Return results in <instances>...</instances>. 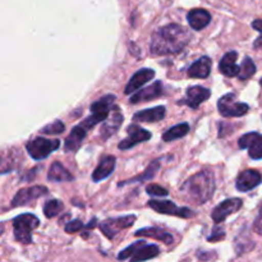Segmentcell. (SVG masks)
<instances>
[{
	"label": "cell",
	"mask_w": 262,
	"mask_h": 262,
	"mask_svg": "<svg viewBox=\"0 0 262 262\" xmlns=\"http://www.w3.org/2000/svg\"><path fill=\"white\" fill-rule=\"evenodd\" d=\"M256 73V66L253 63L252 59L250 56H246L245 60L241 64V71L239 74H238V78L241 81H246V79H250L253 74Z\"/></svg>",
	"instance_id": "cell-28"
},
{
	"label": "cell",
	"mask_w": 262,
	"mask_h": 262,
	"mask_svg": "<svg viewBox=\"0 0 262 262\" xmlns=\"http://www.w3.org/2000/svg\"><path fill=\"white\" fill-rule=\"evenodd\" d=\"M252 27L255 28L256 31L262 33V19H256L252 22Z\"/></svg>",
	"instance_id": "cell-37"
},
{
	"label": "cell",
	"mask_w": 262,
	"mask_h": 262,
	"mask_svg": "<svg viewBox=\"0 0 262 262\" xmlns=\"http://www.w3.org/2000/svg\"><path fill=\"white\" fill-rule=\"evenodd\" d=\"M59 146H60V141L59 140H48V138L37 137L35 140L27 142L26 150H27L28 155L33 160H43L51 152L58 150Z\"/></svg>",
	"instance_id": "cell-4"
},
{
	"label": "cell",
	"mask_w": 262,
	"mask_h": 262,
	"mask_svg": "<svg viewBox=\"0 0 262 262\" xmlns=\"http://www.w3.org/2000/svg\"><path fill=\"white\" fill-rule=\"evenodd\" d=\"M143 245H146L145 241H137L136 243H133V245H130L129 247H127L125 250H123L122 252L118 255V260H128V258L132 257L133 255H135L136 252H137V250L140 247H142Z\"/></svg>",
	"instance_id": "cell-31"
},
{
	"label": "cell",
	"mask_w": 262,
	"mask_h": 262,
	"mask_svg": "<svg viewBox=\"0 0 262 262\" xmlns=\"http://www.w3.org/2000/svg\"><path fill=\"white\" fill-rule=\"evenodd\" d=\"M48 188L43 186H33L30 188H23L15 193V196L12 200V207L25 206L32 202L33 200H37L40 197L48 194Z\"/></svg>",
	"instance_id": "cell-11"
},
{
	"label": "cell",
	"mask_w": 262,
	"mask_h": 262,
	"mask_svg": "<svg viewBox=\"0 0 262 262\" xmlns=\"http://www.w3.org/2000/svg\"><path fill=\"white\" fill-rule=\"evenodd\" d=\"M210 72H211V59L207 56H202L189 67L187 74L189 78L204 79L210 76Z\"/></svg>",
	"instance_id": "cell-20"
},
{
	"label": "cell",
	"mask_w": 262,
	"mask_h": 262,
	"mask_svg": "<svg viewBox=\"0 0 262 262\" xmlns=\"http://www.w3.org/2000/svg\"><path fill=\"white\" fill-rule=\"evenodd\" d=\"M255 230L258 233V234L262 235V206H261V209H260V212H258V216L256 217Z\"/></svg>",
	"instance_id": "cell-36"
},
{
	"label": "cell",
	"mask_w": 262,
	"mask_h": 262,
	"mask_svg": "<svg viewBox=\"0 0 262 262\" xmlns=\"http://www.w3.org/2000/svg\"><path fill=\"white\" fill-rule=\"evenodd\" d=\"M188 132H189L188 123H181V124H177L174 125V127L169 128V129L163 135V141H165V142H171V141L184 137Z\"/></svg>",
	"instance_id": "cell-27"
},
{
	"label": "cell",
	"mask_w": 262,
	"mask_h": 262,
	"mask_svg": "<svg viewBox=\"0 0 262 262\" xmlns=\"http://www.w3.org/2000/svg\"><path fill=\"white\" fill-rule=\"evenodd\" d=\"M122 123H123V115L120 114L118 107H115L114 113H113V117L105 120V123L102 124L101 137L104 138V140H107L113 133H115L118 129H119Z\"/></svg>",
	"instance_id": "cell-23"
},
{
	"label": "cell",
	"mask_w": 262,
	"mask_h": 262,
	"mask_svg": "<svg viewBox=\"0 0 262 262\" xmlns=\"http://www.w3.org/2000/svg\"><path fill=\"white\" fill-rule=\"evenodd\" d=\"M64 209L63 202L59 201V200H49L48 202H45L43 205V214L46 217L51 219V217L56 216L58 214H60Z\"/></svg>",
	"instance_id": "cell-29"
},
{
	"label": "cell",
	"mask_w": 262,
	"mask_h": 262,
	"mask_svg": "<svg viewBox=\"0 0 262 262\" xmlns=\"http://www.w3.org/2000/svg\"><path fill=\"white\" fill-rule=\"evenodd\" d=\"M158 169H159V161L158 160L152 161V163L148 165V168L145 170V173L141 174V176L137 177V178H132V179H129V181H127V182H122V183H119V187L125 186V184L135 183V182H141V181H145V179L154 178V176L156 174Z\"/></svg>",
	"instance_id": "cell-30"
},
{
	"label": "cell",
	"mask_w": 262,
	"mask_h": 262,
	"mask_svg": "<svg viewBox=\"0 0 262 262\" xmlns=\"http://www.w3.org/2000/svg\"><path fill=\"white\" fill-rule=\"evenodd\" d=\"M148 206L159 214L179 216L183 217V219H189L194 215V211H192L191 209L177 206L174 202L169 201V200H151V201H148Z\"/></svg>",
	"instance_id": "cell-6"
},
{
	"label": "cell",
	"mask_w": 262,
	"mask_h": 262,
	"mask_svg": "<svg viewBox=\"0 0 262 262\" xmlns=\"http://www.w3.org/2000/svg\"><path fill=\"white\" fill-rule=\"evenodd\" d=\"M115 163H117V159L112 155H106L101 159L100 164L97 165V168L95 169L94 174H92V181L99 183V182L106 179L110 174L114 171Z\"/></svg>",
	"instance_id": "cell-18"
},
{
	"label": "cell",
	"mask_w": 262,
	"mask_h": 262,
	"mask_svg": "<svg viewBox=\"0 0 262 262\" xmlns=\"http://www.w3.org/2000/svg\"><path fill=\"white\" fill-rule=\"evenodd\" d=\"M187 20L194 31H201L211 22V14L205 9H192L187 15Z\"/></svg>",
	"instance_id": "cell-22"
},
{
	"label": "cell",
	"mask_w": 262,
	"mask_h": 262,
	"mask_svg": "<svg viewBox=\"0 0 262 262\" xmlns=\"http://www.w3.org/2000/svg\"><path fill=\"white\" fill-rule=\"evenodd\" d=\"M241 148H247L248 155L253 160H261L262 159V135L257 132H250L242 136L238 141Z\"/></svg>",
	"instance_id": "cell-10"
},
{
	"label": "cell",
	"mask_w": 262,
	"mask_h": 262,
	"mask_svg": "<svg viewBox=\"0 0 262 262\" xmlns=\"http://www.w3.org/2000/svg\"><path fill=\"white\" fill-rule=\"evenodd\" d=\"M128 136L123 141H120L118 148L119 150H129V148L135 147L138 143L146 142L151 138V132L143 129L140 125L132 124L127 128Z\"/></svg>",
	"instance_id": "cell-9"
},
{
	"label": "cell",
	"mask_w": 262,
	"mask_h": 262,
	"mask_svg": "<svg viewBox=\"0 0 262 262\" xmlns=\"http://www.w3.org/2000/svg\"><path fill=\"white\" fill-rule=\"evenodd\" d=\"M243 206V202L241 199H228L223 201L222 204L217 205L214 210H212L211 217L216 224L224 222L228 216H230L234 212L239 211L241 207Z\"/></svg>",
	"instance_id": "cell-12"
},
{
	"label": "cell",
	"mask_w": 262,
	"mask_h": 262,
	"mask_svg": "<svg viewBox=\"0 0 262 262\" xmlns=\"http://www.w3.org/2000/svg\"><path fill=\"white\" fill-rule=\"evenodd\" d=\"M40 225L38 217L33 214H22L13 220L14 238L22 245H30L32 242V232Z\"/></svg>",
	"instance_id": "cell-3"
},
{
	"label": "cell",
	"mask_w": 262,
	"mask_h": 262,
	"mask_svg": "<svg viewBox=\"0 0 262 262\" xmlns=\"http://www.w3.org/2000/svg\"><path fill=\"white\" fill-rule=\"evenodd\" d=\"M238 53L237 51H229L222 58L219 63V69L224 76L235 77L239 74L241 67L237 66Z\"/></svg>",
	"instance_id": "cell-19"
},
{
	"label": "cell",
	"mask_w": 262,
	"mask_h": 262,
	"mask_svg": "<svg viewBox=\"0 0 262 262\" xmlns=\"http://www.w3.org/2000/svg\"><path fill=\"white\" fill-rule=\"evenodd\" d=\"M261 84H262V79H261Z\"/></svg>",
	"instance_id": "cell-39"
},
{
	"label": "cell",
	"mask_w": 262,
	"mask_h": 262,
	"mask_svg": "<svg viewBox=\"0 0 262 262\" xmlns=\"http://www.w3.org/2000/svg\"><path fill=\"white\" fill-rule=\"evenodd\" d=\"M225 235V232L222 229V228H216V229H214V233H212V235H210L209 237V241L210 242H212V241H220L223 239Z\"/></svg>",
	"instance_id": "cell-35"
},
{
	"label": "cell",
	"mask_w": 262,
	"mask_h": 262,
	"mask_svg": "<svg viewBox=\"0 0 262 262\" xmlns=\"http://www.w3.org/2000/svg\"><path fill=\"white\" fill-rule=\"evenodd\" d=\"M64 229H66V232L69 233V234H73V233L81 232L82 229H86V225H84L83 223L78 219L73 220V222L71 220V222L66 225V228H64Z\"/></svg>",
	"instance_id": "cell-34"
},
{
	"label": "cell",
	"mask_w": 262,
	"mask_h": 262,
	"mask_svg": "<svg viewBox=\"0 0 262 262\" xmlns=\"http://www.w3.org/2000/svg\"><path fill=\"white\" fill-rule=\"evenodd\" d=\"M73 176L61 165L60 163L55 161L51 164L50 170L48 173V181L50 182H71L73 181Z\"/></svg>",
	"instance_id": "cell-25"
},
{
	"label": "cell",
	"mask_w": 262,
	"mask_h": 262,
	"mask_svg": "<svg viewBox=\"0 0 262 262\" xmlns=\"http://www.w3.org/2000/svg\"><path fill=\"white\" fill-rule=\"evenodd\" d=\"M115 101L114 95H106L100 100L95 101L91 105V114L95 115L100 122H105L110 114V109H113V104Z\"/></svg>",
	"instance_id": "cell-17"
},
{
	"label": "cell",
	"mask_w": 262,
	"mask_h": 262,
	"mask_svg": "<svg viewBox=\"0 0 262 262\" xmlns=\"http://www.w3.org/2000/svg\"><path fill=\"white\" fill-rule=\"evenodd\" d=\"M163 94H164L163 83H161L160 81H156L154 82L151 86L136 92V94L130 97L129 101L132 102V104H140V102L151 101V100H155L158 99V97H160Z\"/></svg>",
	"instance_id": "cell-15"
},
{
	"label": "cell",
	"mask_w": 262,
	"mask_h": 262,
	"mask_svg": "<svg viewBox=\"0 0 262 262\" xmlns=\"http://www.w3.org/2000/svg\"><path fill=\"white\" fill-rule=\"evenodd\" d=\"M166 115V107L165 106H156L150 107V109L141 110V112L136 113L133 115V119L136 122H143V123H154V122H160L164 119Z\"/></svg>",
	"instance_id": "cell-21"
},
{
	"label": "cell",
	"mask_w": 262,
	"mask_h": 262,
	"mask_svg": "<svg viewBox=\"0 0 262 262\" xmlns=\"http://www.w3.org/2000/svg\"><path fill=\"white\" fill-rule=\"evenodd\" d=\"M253 46H255V49H260V50H262V36L253 42Z\"/></svg>",
	"instance_id": "cell-38"
},
{
	"label": "cell",
	"mask_w": 262,
	"mask_h": 262,
	"mask_svg": "<svg viewBox=\"0 0 262 262\" xmlns=\"http://www.w3.org/2000/svg\"><path fill=\"white\" fill-rule=\"evenodd\" d=\"M219 113L225 118H239L248 113L250 106L245 102H239L234 94H227L217 101Z\"/></svg>",
	"instance_id": "cell-5"
},
{
	"label": "cell",
	"mask_w": 262,
	"mask_h": 262,
	"mask_svg": "<svg viewBox=\"0 0 262 262\" xmlns=\"http://www.w3.org/2000/svg\"><path fill=\"white\" fill-rule=\"evenodd\" d=\"M64 128H66V125L60 120H55L53 124H49L43 127L42 129H40V132L45 133V135H59V133L64 132Z\"/></svg>",
	"instance_id": "cell-32"
},
{
	"label": "cell",
	"mask_w": 262,
	"mask_h": 262,
	"mask_svg": "<svg viewBox=\"0 0 262 262\" xmlns=\"http://www.w3.org/2000/svg\"><path fill=\"white\" fill-rule=\"evenodd\" d=\"M191 33L182 26L168 25L156 31L151 38L150 50L154 55H169L183 50L191 41Z\"/></svg>",
	"instance_id": "cell-1"
},
{
	"label": "cell",
	"mask_w": 262,
	"mask_h": 262,
	"mask_svg": "<svg viewBox=\"0 0 262 262\" xmlns=\"http://www.w3.org/2000/svg\"><path fill=\"white\" fill-rule=\"evenodd\" d=\"M146 192L154 197H165L169 194V192L164 187L159 186V184H148L146 187Z\"/></svg>",
	"instance_id": "cell-33"
},
{
	"label": "cell",
	"mask_w": 262,
	"mask_h": 262,
	"mask_svg": "<svg viewBox=\"0 0 262 262\" xmlns=\"http://www.w3.org/2000/svg\"><path fill=\"white\" fill-rule=\"evenodd\" d=\"M92 128L91 123L87 119H84L83 122L79 123L78 125L72 129V132L69 133V136L67 137L66 142H64V151L66 152H74L79 148V146L83 142L84 137H86L87 132Z\"/></svg>",
	"instance_id": "cell-8"
},
{
	"label": "cell",
	"mask_w": 262,
	"mask_h": 262,
	"mask_svg": "<svg viewBox=\"0 0 262 262\" xmlns=\"http://www.w3.org/2000/svg\"><path fill=\"white\" fill-rule=\"evenodd\" d=\"M154 77H155V71H154V69H150V68L140 69V71H137L135 74H133L132 78H130L129 82L127 83V86H125V90H124V94L130 95L132 92L137 91V90L141 89L143 84H146L148 81H151Z\"/></svg>",
	"instance_id": "cell-16"
},
{
	"label": "cell",
	"mask_w": 262,
	"mask_h": 262,
	"mask_svg": "<svg viewBox=\"0 0 262 262\" xmlns=\"http://www.w3.org/2000/svg\"><path fill=\"white\" fill-rule=\"evenodd\" d=\"M215 188L216 184L211 171L202 170L184 182L181 192L192 204L202 205L211 199Z\"/></svg>",
	"instance_id": "cell-2"
},
{
	"label": "cell",
	"mask_w": 262,
	"mask_h": 262,
	"mask_svg": "<svg viewBox=\"0 0 262 262\" xmlns=\"http://www.w3.org/2000/svg\"><path fill=\"white\" fill-rule=\"evenodd\" d=\"M136 237H150L154 239H158L160 242L166 243V245H170L173 243V235L169 234L168 232H165L164 229L160 228H143V229L137 230L135 233Z\"/></svg>",
	"instance_id": "cell-24"
},
{
	"label": "cell",
	"mask_w": 262,
	"mask_h": 262,
	"mask_svg": "<svg viewBox=\"0 0 262 262\" xmlns=\"http://www.w3.org/2000/svg\"><path fill=\"white\" fill-rule=\"evenodd\" d=\"M211 95V91L202 86H189L186 91V99L183 104L188 105L191 109H197L204 101H206Z\"/></svg>",
	"instance_id": "cell-14"
},
{
	"label": "cell",
	"mask_w": 262,
	"mask_h": 262,
	"mask_svg": "<svg viewBox=\"0 0 262 262\" xmlns=\"http://www.w3.org/2000/svg\"><path fill=\"white\" fill-rule=\"evenodd\" d=\"M160 253V248L156 245H143L142 247H140L137 250V252L130 257V261H146L151 260V258L156 257V256Z\"/></svg>",
	"instance_id": "cell-26"
},
{
	"label": "cell",
	"mask_w": 262,
	"mask_h": 262,
	"mask_svg": "<svg viewBox=\"0 0 262 262\" xmlns=\"http://www.w3.org/2000/svg\"><path fill=\"white\" fill-rule=\"evenodd\" d=\"M136 215H127V216L114 217V219H107L100 224V229H101L102 234L109 239H113L115 235L123 229L132 227L136 222Z\"/></svg>",
	"instance_id": "cell-7"
},
{
	"label": "cell",
	"mask_w": 262,
	"mask_h": 262,
	"mask_svg": "<svg viewBox=\"0 0 262 262\" xmlns=\"http://www.w3.org/2000/svg\"><path fill=\"white\" fill-rule=\"evenodd\" d=\"M262 182V176L260 171L253 170H245L238 176L237 182H235V187L239 192H248L251 189L256 188L257 186H260Z\"/></svg>",
	"instance_id": "cell-13"
}]
</instances>
